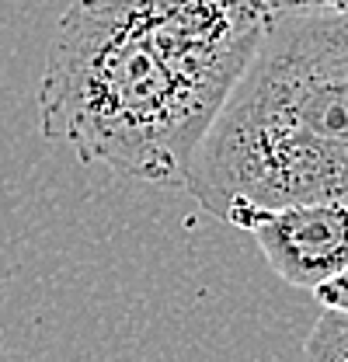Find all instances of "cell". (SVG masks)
<instances>
[{"instance_id":"obj_1","label":"cell","mask_w":348,"mask_h":362,"mask_svg":"<svg viewBox=\"0 0 348 362\" xmlns=\"http://www.w3.org/2000/svg\"><path fill=\"white\" fill-rule=\"evenodd\" d=\"M272 21L265 0H70L45 56L39 129L81 164L181 185Z\"/></svg>"},{"instance_id":"obj_2","label":"cell","mask_w":348,"mask_h":362,"mask_svg":"<svg viewBox=\"0 0 348 362\" xmlns=\"http://www.w3.org/2000/svg\"><path fill=\"white\" fill-rule=\"evenodd\" d=\"M181 185L216 220L348 199V14H275Z\"/></svg>"},{"instance_id":"obj_3","label":"cell","mask_w":348,"mask_h":362,"mask_svg":"<svg viewBox=\"0 0 348 362\" xmlns=\"http://www.w3.org/2000/svg\"><path fill=\"white\" fill-rule=\"evenodd\" d=\"M272 272L296 286L313 289L348 269V199H313L272 209L248 226Z\"/></svg>"},{"instance_id":"obj_4","label":"cell","mask_w":348,"mask_h":362,"mask_svg":"<svg viewBox=\"0 0 348 362\" xmlns=\"http://www.w3.org/2000/svg\"><path fill=\"white\" fill-rule=\"evenodd\" d=\"M306 362H348V314L324 307L303 341Z\"/></svg>"},{"instance_id":"obj_5","label":"cell","mask_w":348,"mask_h":362,"mask_svg":"<svg viewBox=\"0 0 348 362\" xmlns=\"http://www.w3.org/2000/svg\"><path fill=\"white\" fill-rule=\"evenodd\" d=\"M275 14H348V0H265Z\"/></svg>"},{"instance_id":"obj_6","label":"cell","mask_w":348,"mask_h":362,"mask_svg":"<svg viewBox=\"0 0 348 362\" xmlns=\"http://www.w3.org/2000/svg\"><path fill=\"white\" fill-rule=\"evenodd\" d=\"M310 293H313V300H317L320 307L345 310L348 314V269H342L338 275H331V279H324V282L313 286Z\"/></svg>"}]
</instances>
